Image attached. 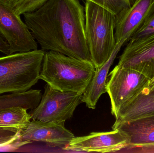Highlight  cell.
<instances>
[{
    "instance_id": "obj_17",
    "label": "cell",
    "mask_w": 154,
    "mask_h": 153,
    "mask_svg": "<svg viewBox=\"0 0 154 153\" xmlns=\"http://www.w3.org/2000/svg\"><path fill=\"white\" fill-rule=\"evenodd\" d=\"M154 33V12L134 34L128 42H137Z\"/></svg>"
},
{
    "instance_id": "obj_12",
    "label": "cell",
    "mask_w": 154,
    "mask_h": 153,
    "mask_svg": "<svg viewBox=\"0 0 154 153\" xmlns=\"http://www.w3.org/2000/svg\"><path fill=\"white\" fill-rule=\"evenodd\" d=\"M117 65L124 67L138 65L154 67V33L137 42H128Z\"/></svg>"
},
{
    "instance_id": "obj_16",
    "label": "cell",
    "mask_w": 154,
    "mask_h": 153,
    "mask_svg": "<svg viewBox=\"0 0 154 153\" xmlns=\"http://www.w3.org/2000/svg\"><path fill=\"white\" fill-rule=\"evenodd\" d=\"M92 2L109 10L115 15L130 6L134 0H85Z\"/></svg>"
},
{
    "instance_id": "obj_10",
    "label": "cell",
    "mask_w": 154,
    "mask_h": 153,
    "mask_svg": "<svg viewBox=\"0 0 154 153\" xmlns=\"http://www.w3.org/2000/svg\"><path fill=\"white\" fill-rule=\"evenodd\" d=\"M64 124L32 119L27 128L20 131L18 140L27 144L43 142L64 148L75 137L71 131L65 128Z\"/></svg>"
},
{
    "instance_id": "obj_3",
    "label": "cell",
    "mask_w": 154,
    "mask_h": 153,
    "mask_svg": "<svg viewBox=\"0 0 154 153\" xmlns=\"http://www.w3.org/2000/svg\"><path fill=\"white\" fill-rule=\"evenodd\" d=\"M85 32L91 60L95 68L101 67L116 46V15L92 2L85 1Z\"/></svg>"
},
{
    "instance_id": "obj_19",
    "label": "cell",
    "mask_w": 154,
    "mask_h": 153,
    "mask_svg": "<svg viewBox=\"0 0 154 153\" xmlns=\"http://www.w3.org/2000/svg\"><path fill=\"white\" fill-rule=\"evenodd\" d=\"M20 131L13 128L0 127V147L9 144L18 139Z\"/></svg>"
},
{
    "instance_id": "obj_20",
    "label": "cell",
    "mask_w": 154,
    "mask_h": 153,
    "mask_svg": "<svg viewBox=\"0 0 154 153\" xmlns=\"http://www.w3.org/2000/svg\"><path fill=\"white\" fill-rule=\"evenodd\" d=\"M0 52L5 55L11 54L10 48L7 42L0 35Z\"/></svg>"
},
{
    "instance_id": "obj_14",
    "label": "cell",
    "mask_w": 154,
    "mask_h": 153,
    "mask_svg": "<svg viewBox=\"0 0 154 153\" xmlns=\"http://www.w3.org/2000/svg\"><path fill=\"white\" fill-rule=\"evenodd\" d=\"M42 97L40 90H29L22 93L0 95V110L14 107L32 110L38 107Z\"/></svg>"
},
{
    "instance_id": "obj_9",
    "label": "cell",
    "mask_w": 154,
    "mask_h": 153,
    "mask_svg": "<svg viewBox=\"0 0 154 153\" xmlns=\"http://www.w3.org/2000/svg\"><path fill=\"white\" fill-rule=\"evenodd\" d=\"M154 12V0H134L128 8L116 15L115 38L122 46Z\"/></svg>"
},
{
    "instance_id": "obj_4",
    "label": "cell",
    "mask_w": 154,
    "mask_h": 153,
    "mask_svg": "<svg viewBox=\"0 0 154 153\" xmlns=\"http://www.w3.org/2000/svg\"><path fill=\"white\" fill-rule=\"evenodd\" d=\"M45 53L38 49L0 57V95L30 90L40 80Z\"/></svg>"
},
{
    "instance_id": "obj_15",
    "label": "cell",
    "mask_w": 154,
    "mask_h": 153,
    "mask_svg": "<svg viewBox=\"0 0 154 153\" xmlns=\"http://www.w3.org/2000/svg\"><path fill=\"white\" fill-rule=\"evenodd\" d=\"M31 118L27 110L14 107L0 110V127L13 128L22 131L28 126Z\"/></svg>"
},
{
    "instance_id": "obj_8",
    "label": "cell",
    "mask_w": 154,
    "mask_h": 153,
    "mask_svg": "<svg viewBox=\"0 0 154 153\" xmlns=\"http://www.w3.org/2000/svg\"><path fill=\"white\" fill-rule=\"evenodd\" d=\"M129 137L121 128L109 132H92L85 136L75 137L63 149L67 151L116 152L125 149Z\"/></svg>"
},
{
    "instance_id": "obj_6",
    "label": "cell",
    "mask_w": 154,
    "mask_h": 153,
    "mask_svg": "<svg viewBox=\"0 0 154 153\" xmlns=\"http://www.w3.org/2000/svg\"><path fill=\"white\" fill-rule=\"evenodd\" d=\"M82 94L60 91L47 84L39 104L29 113L31 119L65 123L73 117L77 107L82 102Z\"/></svg>"
},
{
    "instance_id": "obj_7",
    "label": "cell",
    "mask_w": 154,
    "mask_h": 153,
    "mask_svg": "<svg viewBox=\"0 0 154 153\" xmlns=\"http://www.w3.org/2000/svg\"><path fill=\"white\" fill-rule=\"evenodd\" d=\"M0 35L9 45L11 54L38 49V43L20 15L1 1Z\"/></svg>"
},
{
    "instance_id": "obj_11",
    "label": "cell",
    "mask_w": 154,
    "mask_h": 153,
    "mask_svg": "<svg viewBox=\"0 0 154 153\" xmlns=\"http://www.w3.org/2000/svg\"><path fill=\"white\" fill-rule=\"evenodd\" d=\"M119 128L125 131L129 137V145L123 150L125 152L154 153V116L125 123Z\"/></svg>"
},
{
    "instance_id": "obj_1",
    "label": "cell",
    "mask_w": 154,
    "mask_h": 153,
    "mask_svg": "<svg viewBox=\"0 0 154 153\" xmlns=\"http://www.w3.org/2000/svg\"><path fill=\"white\" fill-rule=\"evenodd\" d=\"M23 15L42 49L91 62L85 32V7L79 0H48Z\"/></svg>"
},
{
    "instance_id": "obj_2",
    "label": "cell",
    "mask_w": 154,
    "mask_h": 153,
    "mask_svg": "<svg viewBox=\"0 0 154 153\" xmlns=\"http://www.w3.org/2000/svg\"><path fill=\"white\" fill-rule=\"evenodd\" d=\"M95 71V66L91 61L47 51L43 58L40 79L60 91L82 94Z\"/></svg>"
},
{
    "instance_id": "obj_21",
    "label": "cell",
    "mask_w": 154,
    "mask_h": 153,
    "mask_svg": "<svg viewBox=\"0 0 154 153\" xmlns=\"http://www.w3.org/2000/svg\"><path fill=\"white\" fill-rule=\"evenodd\" d=\"M21 0H0L1 2L11 8H13L15 4Z\"/></svg>"
},
{
    "instance_id": "obj_5",
    "label": "cell",
    "mask_w": 154,
    "mask_h": 153,
    "mask_svg": "<svg viewBox=\"0 0 154 153\" xmlns=\"http://www.w3.org/2000/svg\"><path fill=\"white\" fill-rule=\"evenodd\" d=\"M106 90L110 98L111 112L116 117L119 109L135 98L154 77V68L146 66H116L109 74Z\"/></svg>"
},
{
    "instance_id": "obj_13",
    "label": "cell",
    "mask_w": 154,
    "mask_h": 153,
    "mask_svg": "<svg viewBox=\"0 0 154 153\" xmlns=\"http://www.w3.org/2000/svg\"><path fill=\"white\" fill-rule=\"evenodd\" d=\"M116 46L108 60L99 68H96L95 73L86 90L82 96V102L89 108L95 109L100 96L106 92L107 78L110 67L117 55L123 46L116 44Z\"/></svg>"
},
{
    "instance_id": "obj_18",
    "label": "cell",
    "mask_w": 154,
    "mask_h": 153,
    "mask_svg": "<svg viewBox=\"0 0 154 153\" xmlns=\"http://www.w3.org/2000/svg\"><path fill=\"white\" fill-rule=\"evenodd\" d=\"M48 0H21L13 8L19 15H23L26 12L37 10L43 5Z\"/></svg>"
}]
</instances>
